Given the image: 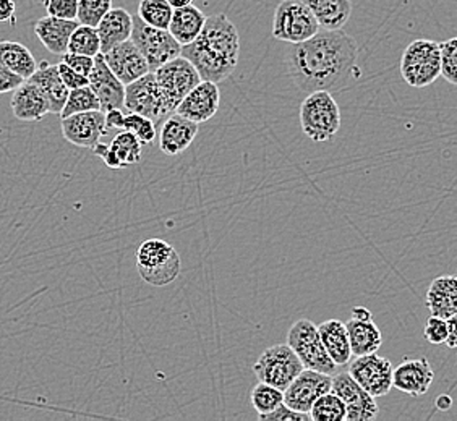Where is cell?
Here are the masks:
<instances>
[{
    "instance_id": "cell-1",
    "label": "cell",
    "mask_w": 457,
    "mask_h": 421,
    "mask_svg": "<svg viewBox=\"0 0 457 421\" xmlns=\"http://www.w3.org/2000/svg\"><path fill=\"white\" fill-rule=\"evenodd\" d=\"M359 45L341 29H325L303 43L290 45L287 67L290 78L305 93L337 91L357 75Z\"/></svg>"
},
{
    "instance_id": "cell-2",
    "label": "cell",
    "mask_w": 457,
    "mask_h": 421,
    "mask_svg": "<svg viewBox=\"0 0 457 421\" xmlns=\"http://www.w3.org/2000/svg\"><path fill=\"white\" fill-rule=\"evenodd\" d=\"M182 57L194 63L202 81H224L237 69L240 59L237 28L224 13L206 18L200 36L182 45Z\"/></svg>"
},
{
    "instance_id": "cell-3",
    "label": "cell",
    "mask_w": 457,
    "mask_h": 421,
    "mask_svg": "<svg viewBox=\"0 0 457 421\" xmlns=\"http://www.w3.org/2000/svg\"><path fill=\"white\" fill-rule=\"evenodd\" d=\"M300 125L315 143L331 141L341 128V109L329 91L310 93L300 105Z\"/></svg>"
},
{
    "instance_id": "cell-4",
    "label": "cell",
    "mask_w": 457,
    "mask_h": 421,
    "mask_svg": "<svg viewBox=\"0 0 457 421\" xmlns=\"http://www.w3.org/2000/svg\"><path fill=\"white\" fill-rule=\"evenodd\" d=\"M137 269L146 284L164 287L179 277L180 256L168 242L148 238L137 250Z\"/></svg>"
},
{
    "instance_id": "cell-5",
    "label": "cell",
    "mask_w": 457,
    "mask_h": 421,
    "mask_svg": "<svg viewBox=\"0 0 457 421\" xmlns=\"http://www.w3.org/2000/svg\"><path fill=\"white\" fill-rule=\"evenodd\" d=\"M401 75L412 88L433 85L441 75L440 43L430 39L412 41L401 57Z\"/></svg>"
},
{
    "instance_id": "cell-6",
    "label": "cell",
    "mask_w": 457,
    "mask_h": 421,
    "mask_svg": "<svg viewBox=\"0 0 457 421\" xmlns=\"http://www.w3.org/2000/svg\"><path fill=\"white\" fill-rule=\"evenodd\" d=\"M320 23L312 10L300 0H282L276 7L273 36L278 41L299 45L317 35Z\"/></svg>"
},
{
    "instance_id": "cell-7",
    "label": "cell",
    "mask_w": 457,
    "mask_h": 421,
    "mask_svg": "<svg viewBox=\"0 0 457 421\" xmlns=\"http://www.w3.org/2000/svg\"><path fill=\"white\" fill-rule=\"evenodd\" d=\"M305 369L297 353L289 345H273L260 355L253 365V373L258 381L281 389L282 392L290 383Z\"/></svg>"
},
{
    "instance_id": "cell-8",
    "label": "cell",
    "mask_w": 457,
    "mask_h": 421,
    "mask_svg": "<svg viewBox=\"0 0 457 421\" xmlns=\"http://www.w3.org/2000/svg\"><path fill=\"white\" fill-rule=\"evenodd\" d=\"M287 345L297 353L305 368L315 369L326 375H333L337 368L321 343L318 326L313 325L310 319H299L290 327Z\"/></svg>"
},
{
    "instance_id": "cell-9",
    "label": "cell",
    "mask_w": 457,
    "mask_h": 421,
    "mask_svg": "<svg viewBox=\"0 0 457 421\" xmlns=\"http://www.w3.org/2000/svg\"><path fill=\"white\" fill-rule=\"evenodd\" d=\"M130 39L145 55L151 71L156 70L161 65L182 55V45L177 43L176 37L169 33V29H159V28L146 25L138 17V13L133 17Z\"/></svg>"
},
{
    "instance_id": "cell-10",
    "label": "cell",
    "mask_w": 457,
    "mask_h": 421,
    "mask_svg": "<svg viewBox=\"0 0 457 421\" xmlns=\"http://www.w3.org/2000/svg\"><path fill=\"white\" fill-rule=\"evenodd\" d=\"M125 111L145 115L156 125L168 119L170 115L168 103L154 77V71L146 73L145 77L125 87Z\"/></svg>"
},
{
    "instance_id": "cell-11",
    "label": "cell",
    "mask_w": 457,
    "mask_h": 421,
    "mask_svg": "<svg viewBox=\"0 0 457 421\" xmlns=\"http://www.w3.org/2000/svg\"><path fill=\"white\" fill-rule=\"evenodd\" d=\"M154 77L164 93L168 103L169 112L174 114L177 105L182 103L192 89L202 83V77L194 67V63L187 61L182 55L169 61L154 70Z\"/></svg>"
},
{
    "instance_id": "cell-12",
    "label": "cell",
    "mask_w": 457,
    "mask_h": 421,
    "mask_svg": "<svg viewBox=\"0 0 457 421\" xmlns=\"http://www.w3.org/2000/svg\"><path fill=\"white\" fill-rule=\"evenodd\" d=\"M333 387V375L305 368L284 391V404L292 410L310 413L313 404Z\"/></svg>"
},
{
    "instance_id": "cell-13",
    "label": "cell",
    "mask_w": 457,
    "mask_h": 421,
    "mask_svg": "<svg viewBox=\"0 0 457 421\" xmlns=\"http://www.w3.org/2000/svg\"><path fill=\"white\" fill-rule=\"evenodd\" d=\"M393 371L395 368L391 361L377 353L357 357L349 367V375L375 399L391 391Z\"/></svg>"
},
{
    "instance_id": "cell-14",
    "label": "cell",
    "mask_w": 457,
    "mask_h": 421,
    "mask_svg": "<svg viewBox=\"0 0 457 421\" xmlns=\"http://www.w3.org/2000/svg\"><path fill=\"white\" fill-rule=\"evenodd\" d=\"M331 391L339 395L345 404L347 421H371L378 417L379 409L375 397L369 394L363 387L347 373H339L333 377Z\"/></svg>"
},
{
    "instance_id": "cell-15",
    "label": "cell",
    "mask_w": 457,
    "mask_h": 421,
    "mask_svg": "<svg viewBox=\"0 0 457 421\" xmlns=\"http://www.w3.org/2000/svg\"><path fill=\"white\" fill-rule=\"evenodd\" d=\"M106 112L89 111L81 114H73L62 119V135L63 138L79 146L93 150L101 138L106 135Z\"/></svg>"
},
{
    "instance_id": "cell-16",
    "label": "cell",
    "mask_w": 457,
    "mask_h": 421,
    "mask_svg": "<svg viewBox=\"0 0 457 421\" xmlns=\"http://www.w3.org/2000/svg\"><path fill=\"white\" fill-rule=\"evenodd\" d=\"M88 79L89 88L95 91L103 112L125 107V85L109 69L104 54L99 53L95 57V67Z\"/></svg>"
},
{
    "instance_id": "cell-17",
    "label": "cell",
    "mask_w": 457,
    "mask_h": 421,
    "mask_svg": "<svg viewBox=\"0 0 457 421\" xmlns=\"http://www.w3.org/2000/svg\"><path fill=\"white\" fill-rule=\"evenodd\" d=\"M220 91L218 83L202 81L177 105L176 112L200 125L212 120L220 111Z\"/></svg>"
},
{
    "instance_id": "cell-18",
    "label": "cell",
    "mask_w": 457,
    "mask_h": 421,
    "mask_svg": "<svg viewBox=\"0 0 457 421\" xmlns=\"http://www.w3.org/2000/svg\"><path fill=\"white\" fill-rule=\"evenodd\" d=\"M104 59L109 69L114 71L115 77L120 79L125 87L151 71L145 55L133 45L132 39L114 45L111 51L104 54Z\"/></svg>"
},
{
    "instance_id": "cell-19",
    "label": "cell",
    "mask_w": 457,
    "mask_h": 421,
    "mask_svg": "<svg viewBox=\"0 0 457 421\" xmlns=\"http://www.w3.org/2000/svg\"><path fill=\"white\" fill-rule=\"evenodd\" d=\"M141 146H143V143L132 132L123 130L115 135L111 144H104L99 141L93 148V153L103 159L109 169L120 170V169L140 162Z\"/></svg>"
},
{
    "instance_id": "cell-20",
    "label": "cell",
    "mask_w": 457,
    "mask_h": 421,
    "mask_svg": "<svg viewBox=\"0 0 457 421\" xmlns=\"http://www.w3.org/2000/svg\"><path fill=\"white\" fill-rule=\"evenodd\" d=\"M435 379V371L427 359H404V361L393 371V387L404 394H427Z\"/></svg>"
},
{
    "instance_id": "cell-21",
    "label": "cell",
    "mask_w": 457,
    "mask_h": 421,
    "mask_svg": "<svg viewBox=\"0 0 457 421\" xmlns=\"http://www.w3.org/2000/svg\"><path fill=\"white\" fill-rule=\"evenodd\" d=\"M10 105L13 115L21 122H39L43 120V117L51 114V107L43 91L29 79H25L13 91Z\"/></svg>"
},
{
    "instance_id": "cell-22",
    "label": "cell",
    "mask_w": 457,
    "mask_h": 421,
    "mask_svg": "<svg viewBox=\"0 0 457 421\" xmlns=\"http://www.w3.org/2000/svg\"><path fill=\"white\" fill-rule=\"evenodd\" d=\"M196 133H198V123L192 122L174 112L162 123L161 136H159L161 151L168 156H179L190 148Z\"/></svg>"
},
{
    "instance_id": "cell-23",
    "label": "cell",
    "mask_w": 457,
    "mask_h": 421,
    "mask_svg": "<svg viewBox=\"0 0 457 421\" xmlns=\"http://www.w3.org/2000/svg\"><path fill=\"white\" fill-rule=\"evenodd\" d=\"M79 25V20H63L47 15L36 21L35 33L49 53L63 55L69 53L71 35Z\"/></svg>"
},
{
    "instance_id": "cell-24",
    "label": "cell",
    "mask_w": 457,
    "mask_h": 421,
    "mask_svg": "<svg viewBox=\"0 0 457 421\" xmlns=\"http://www.w3.org/2000/svg\"><path fill=\"white\" fill-rule=\"evenodd\" d=\"M28 79L33 81L36 87L43 91L51 107V114L61 115L62 109L67 103V97L71 95V89L67 88L65 83L62 81L59 65L41 62L33 77Z\"/></svg>"
},
{
    "instance_id": "cell-25",
    "label": "cell",
    "mask_w": 457,
    "mask_h": 421,
    "mask_svg": "<svg viewBox=\"0 0 457 421\" xmlns=\"http://www.w3.org/2000/svg\"><path fill=\"white\" fill-rule=\"evenodd\" d=\"M101 39V53L106 54L114 45L129 41L132 36L133 15L125 9L109 10L106 17L99 21L96 27Z\"/></svg>"
},
{
    "instance_id": "cell-26",
    "label": "cell",
    "mask_w": 457,
    "mask_h": 421,
    "mask_svg": "<svg viewBox=\"0 0 457 421\" xmlns=\"http://www.w3.org/2000/svg\"><path fill=\"white\" fill-rule=\"evenodd\" d=\"M345 327L349 334V343H351L353 357L370 355L379 351L383 343V335L378 326L375 325L373 318L361 319V318L351 316V319L345 323Z\"/></svg>"
},
{
    "instance_id": "cell-27",
    "label": "cell",
    "mask_w": 457,
    "mask_h": 421,
    "mask_svg": "<svg viewBox=\"0 0 457 421\" xmlns=\"http://www.w3.org/2000/svg\"><path fill=\"white\" fill-rule=\"evenodd\" d=\"M427 308L431 315L448 319L457 313V277L440 276L428 287L427 292Z\"/></svg>"
},
{
    "instance_id": "cell-28",
    "label": "cell",
    "mask_w": 457,
    "mask_h": 421,
    "mask_svg": "<svg viewBox=\"0 0 457 421\" xmlns=\"http://www.w3.org/2000/svg\"><path fill=\"white\" fill-rule=\"evenodd\" d=\"M318 331L331 360L335 361L337 367L347 365L353 355L345 323L339 319H328L323 325L318 326Z\"/></svg>"
},
{
    "instance_id": "cell-29",
    "label": "cell",
    "mask_w": 457,
    "mask_h": 421,
    "mask_svg": "<svg viewBox=\"0 0 457 421\" xmlns=\"http://www.w3.org/2000/svg\"><path fill=\"white\" fill-rule=\"evenodd\" d=\"M206 18L208 17L198 7H195L194 4L174 9L172 20L169 25V33L176 37L179 45H190L202 33Z\"/></svg>"
},
{
    "instance_id": "cell-30",
    "label": "cell",
    "mask_w": 457,
    "mask_h": 421,
    "mask_svg": "<svg viewBox=\"0 0 457 421\" xmlns=\"http://www.w3.org/2000/svg\"><path fill=\"white\" fill-rule=\"evenodd\" d=\"M312 10V13L323 29H341L352 15L351 0H300Z\"/></svg>"
},
{
    "instance_id": "cell-31",
    "label": "cell",
    "mask_w": 457,
    "mask_h": 421,
    "mask_svg": "<svg viewBox=\"0 0 457 421\" xmlns=\"http://www.w3.org/2000/svg\"><path fill=\"white\" fill-rule=\"evenodd\" d=\"M0 63L23 79L31 78L33 73L37 70L35 55L27 45L15 41L0 43Z\"/></svg>"
},
{
    "instance_id": "cell-32",
    "label": "cell",
    "mask_w": 457,
    "mask_h": 421,
    "mask_svg": "<svg viewBox=\"0 0 457 421\" xmlns=\"http://www.w3.org/2000/svg\"><path fill=\"white\" fill-rule=\"evenodd\" d=\"M347 417L345 404L339 395L333 391L326 392L317 399V402L310 410L312 421H344Z\"/></svg>"
},
{
    "instance_id": "cell-33",
    "label": "cell",
    "mask_w": 457,
    "mask_h": 421,
    "mask_svg": "<svg viewBox=\"0 0 457 421\" xmlns=\"http://www.w3.org/2000/svg\"><path fill=\"white\" fill-rule=\"evenodd\" d=\"M174 9L168 0H141L138 5V17L150 27L169 29Z\"/></svg>"
},
{
    "instance_id": "cell-34",
    "label": "cell",
    "mask_w": 457,
    "mask_h": 421,
    "mask_svg": "<svg viewBox=\"0 0 457 421\" xmlns=\"http://www.w3.org/2000/svg\"><path fill=\"white\" fill-rule=\"evenodd\" d=\"M89 111H101V103L88 85L83 88L71 89L67 103L62 109L61 117L65 119L69 115L81 114Z\"/></svg>"
},
{
    "instance_id": "cell-35",
    "label": "cell",
    "mask_w": 457,
    "mask_h": 421,
    "mask_svg": "<svg viewBox=\"0 0 457 421\" xmlns=\"http://www.w3.org/2000/svg\"><path fill=\"white\" fill-rule=\"evenodd\" d=\"M250 400H252V405L258 413V417H262L266 413L273 412L279 405L284 404V392L278 387L260 381V384H256L252 389Z\"/></svg>"
},
{
    "instance_id": "cell-36",
    "label": "cell",
    "mask_w": 457,
    "mask_h": 421,
    "mask_svg": "<svg viewBox=\"0 0 457 421\" xmlns=\"http://www.w3.org/2000/svg\"><path fill=\"white\" fill-rule=\"evenodd\" d=\"M69 53L96 57L101 53V39L96 28L79 25L69 43Z\"/></svg>"
},
{
    "instance_id": "cell-37",
    "label": "cell",
    "mask_w": 457,
    "mask_h": 421,
    "mask_svg": "<svg viewBox=\"0 0 457 421\" xmlns=\"http://www.w3.org/2000/svg\"><path fill=\"white\" fill-rule=\"evenodd\" d=\"M112 9V0H79V25L96 28L99 21Z\"/></svg>"
},
{
    "instance_id": "cell-38",
    "label": "cell",
    "mask_w": 457,
    "mask_h": 421,
    "mask_svg": "<svg viewBox=\"0 0 457 421\" xmlns=\"http://www.w3.org/2000/svg\"><path fill=\"white\" fill-rule=\"evenodd\" d=\"M123 130L132 132L143 144H151L156 140V123L153 122L145 115L129 112L125 114V122H123Z\"/></svg>"
},
{
    "instance_id": "cell-39",
    "label": "cell",
    "mask_w": 457,
    "mask_h": 421,
    "mask_svg": "<svg viewBox=\"0 0 457 421\" xmlns=\"http://www.w3.org/2000/svg\"><path fill=\"white\" fill-rule=\"evenodd\" d=\"M441 77L457 87V36L440 43Z\"/></svg>"
},
{
    "instance_id": "cell-40",
    "label": "cell",
    "mask_w": 457,
    "mask_h": 421,
    "mask_svg": "<svg viewBox=\"0 0 457 421\" xmlns=\"http://www.w3.org/2000/svg\"><path fill=\"white\" fill-rule=\"evenodd\" d=\"M448 319L440 318V316L431 315L427 323H425V329H423V335L428 343L433 345H443L448 341Z\"/></svg>"
},
{
    "instance_id": "cell-41",
    "label": "cell",
    "mask_w": 457,
    "mask_h": 421,
    "mask_svg": "<svg viewBox=\"0 0 457 421\" xmlns=\"http://www.w3.org/2000/svg\"><path fill=\"white\" fill-rule=\"evenodd\" d=\"M47 10V15L63 18V20H77L79 15V0H43Z\"/></svg>"
},
{
    "instance_id": "cell-42",
    "label": "cell",
    "mask_w": 457,
    "mask_h": 421,
    "mask_svg": "<svg viewBox=\"0 0 457 421\" xmlns=\"http://www.w3.org/2000/svg\"><path fill=\"white\" fill-rule=\"evenodd\" d=\"M262 421H308L310 418V413L297 412V410H292L287 405L281 404L276 410L271 413H266L258 417Z\"/></svg>"
},
{
    "instance_id": "cell-43",
    "label": "cell",
    "mask_w": 457,
    "mask_h": 421,
    "mask_svg": "<svg viewBox=\"0 0 457 421\" xmlns=\"http://www.w3.org/2000/svg\"><path fill=\"white\" fill-rule=\"evenodd\" d=\"M62 62L85 77H89V73L95 67V57L81 55V54L65 53L62 55Z\"/></svg>"
},
{
    "instance_id": "cell-44",
    "label": "cell",
    "mask_w": 457,
    "mask_h": 421,
    "mask_svg": "<svg viewBox=\"0 0 457 421\" xmlns=\"http://www.w3.org/2000/svg\"><path fill=\"white\" fill-rule=\"evenodd\" d=\"M59 73H61L62 81L65 83V87L69 89L83 88V87H88L89 85L88 77L73 70L63 62L59 63Z\"/></svg>"
},
{
    "instance_id": "cell-45",
    "label": "cell",
    "mask_w": 457,
    "mask_h": 421,
    "mask_svg": "<svg viewBox=\"0 0 457 421\" xmlns=\"http://www.w3.org/2000/svg\"><path fill=\"white\" fill-rule=\"evenodd\" d=\"M23 81L25 79L18 77L17 73H13L5 65L0 63V95L13 93Z\"/></svg>"
},
{
    "instance_id": "cell-46",
    "label": "cell",
    "mask_w": 457,
    "mask_h": 421,
    "mask_svg": "<svg viewBox=\"0 0 457 421\" xmlns=\"http://www.w3.org/2000/svg\"><path fill=\"white\" fill-rule=\"evenodd\" d=\"M17 4L13 0H0V23H15Z\"/></svg>"
},
{
    "instance_id": "cell-47",
    "label": "cell",
    "mask_w": 457,
    "mask_h": 421,
    "mask_svg": "<svg viewBox=\"0 0 457 421\" xmlns=\"http://www.w3.org/2000/svg\"><path fill=\"white\" fill-rule=\"evenodd\" d=\"M125 107L123 109H111L106 112L107 128H122L125 122Z\"/></svg>"
},
{
    "instance_id": "cell-48",
    "label": "cell",
    "mask_w": 457,
    "mask_h": 421,
    "mask_svg": "<svg viewBox=\"0 0 457 421\" xmlns=\"http://www.w3.org/2000/svg\"><path fill=\"white\" fill-rule=\"evenodd\" d=\"M448 341L446 345L449 349H457V313L448 318Z\"/></svg>"
},
{
    "instance_id": "cell-49",
    "label": "cell",
    "mask_w": 457,
    "mask_h": 421,
    "mask_svg": "<svg viewBox=\"0 0 457 421\" xmlns=\"http://www.w3.org/2000/svg\"><path fill=\"white\" fill-rule=\"evenodd\" d=\"M435 405H436V409H438V410L448 412L449 409L453 407V399H451L448 394L440 395V397L436 399Z\"/></svg>"
},
{
    "instance_id": "cell-50",
    "label": "cell",
    "mask_w": 457,
    "mask_h": 421,
    "mask_svg": "<svg viewBox=\"0 0 457 421\" xmlns=\"http://www.w3.org/2000/svg\"><path fill=\"white\" fill-rule=\"evenodd\" d=\"M352 316L353 318H361V319H369V318H373L371 316V311H370L369 308L365 307H355L352 310Z\"/></svg>"
},
{
    "instance_id": "cell-51",
    "label": "cell",
    "mask_w": 457,
    "mask_h": 421,
    "mask_svg": "<svg viewBox=\"0 0 457 421\" xmlns=\"http://www.w3.org/2000/svg\"><path fill=\"white\" fill-rule=\"evenodd\" d=\"M172 9H180V7H187L190 4H194V0H168Z\"/></svg>"
}]
</instances>
